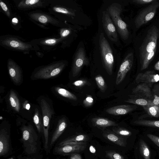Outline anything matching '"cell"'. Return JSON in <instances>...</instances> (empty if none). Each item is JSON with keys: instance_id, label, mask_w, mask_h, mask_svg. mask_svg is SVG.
<instances>
[{"instance_id": "cell-1", "label": "cell", "mask_w": 159, "mask_h": 159, "mask_svg": "<svg viewBox=\"0 0 159 159\" xmlns=\"http://www.w3.org/2000/svg\"><path fill=\"white\" fill-rule=\"evenodd\" d=\"M0 45L10 50L29 54L31 51L40 50L39 47L31 41H26L18 36L6 34L0 36Z\"/></svg>"}, {"instance_id": "cell-2", "label": "cell", "mask_w": 159, "mask_h": 159, "mask_svg": "<svg viewBox=\"0 0 159 159\" xmlns=\"http://www.w3.org/2000/svg\"><path fill=\"white\" fill-rule=\"evenodd\" d=\"M48 11L50 14L64 22L75 16L74 11L69 6L66 0H48Z\"/></svg>"}, {"instance_id": "cell-3", "label": "cell", "mask_w": 159, "mask_h": 159, "mask_svg": "<svg viewBox=\"0 0 159 159\" xmlns=\"http://www.w3.org/2000/svg\"><path fill=\"white\" fill-rule=\"evenodd\" d=\"M27 16L30 21L44 29H49L47 26L50 25L61 28L66 27L63 22L41 11H31L27 14Z\"/></svg>"}, {"instance_id": "cell-4", "label": "cell", "mask_w": 159, "mask_h": 159, "mask_svg": "<svg viewBox=\"0 0 159 159\" xmlns=\"http://www.w3.org/2000/svg\"><path fill=\"white\" fill-rule=\"evenodd\" d=\"M24 152L28 154H32L37 152L38 137L33 126L24 125L21 129Z\"/></svg>"}, {"instance_id": "cell-5", "label": "cell", "mask_w": 159, "mask_h": 159, "mask_svg": "<svg viewBox=\"0 0 159 159\" xmlns=\"http://www.w3.org/2000/svg\"><path fill=\"white\" fill-rule=\"evenodd\" d=\"M67 62L65 60L54 61L47 65L40 66L35 71V79H48L58 75L64 69Z\"/></svg>"}, {"instance_id": "cell-6", "label": "cell", "mask_w": 159, "mask_h": 159, "mask_svg": "<svg viewBox=\"0 0 159 159\" xmlns=\"http://www.w3.org/2000/svg\"><path fill=\"white\" fill-rule=\"evenodd\" d=\"M122 10L120 5L114 3L109 7L107 11L111 17L119 34L123 39L126 40L128 39L129 33L127 25L122 20L120 17Z\"/></svg>"}, {"instance_id": "cell-7", "label": "cell", "mask_w": 159, "mask_h": 159, "mask_svg": "<svg viewBox=\"0 0 159 159\" xmlns=\"http://www.w3.org/2000/svg\"><path fill=\"white\" fill-rule=\"evenodd\" d=\"M159 37V29L153 25L148 31L147 33L139 48L140 61L148 53L157 48V40Z\"/></svg>"}, {"instance_id": "cell-8", "label": "cell", "mask_w": 159, "mask_h": 159, "mask_svg": "<svg viewBox=\"0 0 159 159\" xmlns=\"http://www.w3.org/2000/svg\"><path fill=\"white\" fill-rule=\"evenodd\" d=\"M99 45L104 67L109 75L113 72L114 58L112 49L103 33H101L99 37Z\"/></svg>"}, {"instance_id": "cell-9", "label": "cell", "mask_w": 159, "mask_h": 159, "mask_svg": "<svg viewBox=\"0 0 159 159\" xmlns=\"http://www.w3.org/2000/svg\"><path fill=\"white\" fill-rule=\"evenodd\" d=\"M40 105L43 114V132L44 139V148L47 150L48 147V130L50 121L53 111L47 102L44 99L40 101Z\"/></svg>"}, {"instance_id": "cell-10", "label": "cell", "mask_w": 159, "mask_h": 159, "mask_svg": "<svg viewBox=\"0 0 159 159\" xmlns=\"http://www.w3.org/2000/svg\"><path fill=\"white\" fill-rule=\"evenodd\" d=\"M159 7V2L157 1L141 10L134 21L136 27L139 28L151 20L154 16Z\"/></svg>"}, {"instance_id": "cell-11", "label": "cell", "mask_w": 159, "mask_h": 159, "mask_svg": "<svg viewBox=\"0 0 159 159\" xmlns=\"http://www.w3.org/2000/svg\"><path fill=\"white\" fill-rule=\"evenodd\" d=\"M53 150L55 154L61 155H71L83 151L86 147V142H69L59 145Z\"/></svg>"}, {"instance_id": "cell-12", "label": "cell", "mask_w": 159, "mask_h": 159, "mask_svg": "<svg viewBox=\"0 0 159 159\" xmlns=\"http://www.w3.org/2000/svg\"><path fill=\"white\" fill-rule=\"evenodd\" d=\"M36 44L42 50L49 52L57 49L61 45V39L59 37H47L31 40Z\"/></svg>"}, {"instance_id": "cell-13", "label": "cell", "mask_w": 159, "mask_h": 159, "mask_svg": "<svg viewBox=\"0 0 159 159\" xmlns=\"http://www.w3.org/2000/svg\"><path fill=\"white\" fill-rule=\"evenodd\" d=\"M19 10L27 11L37 8H45L49 5L48 0H14Z\"/></svg>"}, {"instance_id": "cell-14", "label": "cell", "mask_w": 159, "mask_h": 159, "mask_svg": "<svg viewBox=\"0 0 159 159\" xmlns=\"http://www.w3.org/2000/svg\"><path fill=\"white\" fill-rule=\"evenodd\" d=\"M102 22L108 37L112 41L117 42L118 39L116 27L107 11L103 12Z\"/></svg>"}, {"instance_id": "cell-15", "label": "cell", "mask_w": 159, "mask_h": 159, "mask_svg": "<svg viewBox=\"0 0 159 159\" xmlns=\"http://www.w3.org/2000/svg\"><path fill=\"white\" fill-rule=\"evenodd\" d=\"M89 61L87 58L84 49L80 48L76 52L74 58L72 67L73 77L77 76L84 66L88 65Z\"/></svg>"}, {"instance_id": "cell-16", "label": "cell", "mask_w": 159, "mask_h": 159, "mask_svg": "<svg viewBox=\"0 0 159 159\" xmlns=\"http://www.w3.org/2000/svg\"><path fill=\"white\" fill-rule=\"evenodd\" d=\"M133 62V53H129L126 56L120 66L116 81V85L120 84L124 80L127 73L131 69Z\"/></svg>"}, {"instance_id": "cell-17", "label": "cell", "mask_w": 159, "mask_h": 159, "mask_svg": "<svg viewBox=\"0 0 159 159\" xmlns=\"http://www.w3.org/2000/svg\"><path fill=\"white\" fill-rule=\"evenodd\" d=\"M151 84L141 83L132 89L133 95L129 96L130 98H141L148 99L152 101L153 97L151 89Z\"/></svg>"}, {"instance_id": "cell-18", "label": "cell", "mask_w": 159, "mask_h": 159, "mask_svg": "<svg viewBox=\"0 0 159 159\" xmlns=\"http://www.w3.org/2000/svg\"><path fill=\"white\" fill-rule=\"evenodd\" d=\"M7 67L10 77L14 83L20 85L22 80V71L20 67L12 59L9 58L7 61Z\"/></svg>"}, {"instance_id": "cell-19", "label": "cell", "mask_w": 159, "mask_h": 159, "mask_svg": "<svg viewBox=\"0 0 159 159\" xmlns=\"http://www.w3.org/2000/svg\"><path fill=\"white\" fill-rule=\"evenodd\" d=\"M10 134L7 130L2 129L0 130V156L7 155L11 150Z\"/></svg>"}, {"instance_id": "cell-20", "label": "cell", "mask_w": 159, "mask_h": 159, "mask_svg": "<svg viewBox=\"0 0 159 159\" xmlns=\"http://www.w3.org/2000/svg\"><path fill=\"white\" fill-rule=\"evenodd\" d=\"M159 81V75L153 70H148L143 73H139L137 75L136 82L138 83H145L152 84Z\"/></svg>"}, {"instance_id": "cell-21", "label": "cell", "mask_w": 159, "mask_h": 159, "mask_svg": "<svg viewBox=\"0 0 159 159\" xmlns=\"http://www.w3.org/2000/svg\"><path fill=\"white\" fill-rule=\"evenodd\" d=\"M137 107L135 105H122L108 108L106 111L109 114L115 116L124 115L133 111Z\"/></svg>"}, {"instance_id": "cell-22", "label": "cell", "mask_w": 159, "mask_h": 159, "mask_svg": "<svg viewBox=\"0 0 159 159\" xmlns=\"http://www.w3.org/2000/svg\"><path fill=\"white\" fill-rule=\"evenodd\" d=\"M102 135L104 138L119 146L125 147L127 144L126 140L124 137L114 132L104 130Z\"/></svg>"}, {"instance_id": "cell-23", "label": "cell", "mask_w": 159, "mask_h": 159, "mask_svg": "<svg viewBox=\"0 0 159 159\" xmlns=\"http://www.w3.org/2000/svg\"><path fill=\"white\" fill-rule=\"evenodd\" d=\"M91 122L93 126L98 128H104L109 126L118 125V124L115 122L105 118L94 117L92 119Z\"/></svg>"}, {"instance_id": "cell-24", "label": "cell", "mask_w": 159, "mask_h": 159, "mask_svg": "<svg viewBox=\"0 0 159 159\" xmlns=\"http://www.w3.org/2000/svg\"><path fill=\"white\" fill-rule=\"evenodd\" d=\"M67 126L66 120L65 118L58 121L56 128L53 134L50 142V145L52 146L54 143L63 132Z\"/></svg>"}, {"instance_id": "cell-25", "label": "cell", "mask_w": 159, "mask_h": 159, "mask_svg": "<svg viewBox=\"0 0 159 159\" xmlns=\"http://www.w3.org/2000/svg\"><path fill=\"white\" fill-rule=\"evenodd\" d=\"M72 33V30L70 27H66L60 29L59 33L61 39V48H64L68 45V40Z\"/></svg>"}, {"instance_id": "cell-26", "label": "cell", "mask_w": 159, "mask_h": 159, "mask_svg": "<svg viewBox=\"0 0 159 159\" xmlns=\"http://www.w3.org/2000/svg\"><path fill=\"white\" fill-rule=\"evenodd\" d=\"M89 140V137L86 134H76L69 137L61 142L59 145L69 142H86Z\"/></svg>"}, {"instance_id": "cell-27", "label": "cell", "mask_w": 159, "mask_h": 159, "mask_svg": "<svg viewBox=\"0 0 159 159\" xmlns=\"http://www.w3.org/2000/svg\"><path fill=\"white\" fill-rule=\"evenodd\" d=\"M125 102L136 105L144 106L154 105L152 101L148 99L141 98H130L125 101Z\"/></svg>"}, {"instance_id": "cell-28", "label": "cell", "mask_w": 159, "mask_h": 159, "mask_svg": "<svg viewBox=\"0 0 159 159\" xmlns=\"http://www.w3.org/2000/svg\"><path fill=\"white\" fill-rule=\"evenodd\" d=\"M157 50V48L152 52L147 54L143 59L140 61L141 70H143L148 68L151 62L153 59Z\"/></svg>"}, {"instance_id": "cell-29", "label": "cell", "mask_w": 159, "mask_h": 159, "mask_svg": "<svg viewBox=\"0 0 159 159\" xmlns=\"http://www.w3.org/2000/svg\"><path fill=\"white\" fill-rule=\"evenodd\" d=\"M9 101L13 108L19 112L20 109V104L17 96L14 91H11L9 95Z\"/></svg>"}, {"instance_id": "cell-30", "label": "cell", "mask_w": 159, "mask_h": 159, "mask_svg": "<svg viewBox=\"0 0 159 159\" xmlns=\"http://www.w3.org/2000/svg\"><path fill=\"white\" fill-rule=\"evenodd\" d=\"M134 123L138 125L159 128V120H138Z\"/></svg>"}, {"instance_id": "cell-31", "label": "cell", "mask_w": 159, "mask_h": 159, "mask_svg": "<svg viewBox=\"0 0 159 159\" xmlns=\"http://www.w3.org/2000/svg\"><path fill=\"white\" fill-rule=\"evenodd\" d=\"M139 150L144 159H150V151L149 148L146 143L141 139L139 141Z\"/></svg>"}, {"instance_id": "cell-32", "label": "cell", "mask_w": 159, "mask_h": 159, "mask_svg": "<svg viewBox=\"0 0 159 159\" xmlns=\"http://www.w3.org/2000/svg\"><path fill=\"white\" fill-rule=\"evenodd\" d=\"M33 121L38 132L40 133L43 132V123H42L41 115L37 108L35 109Z\"/></svg>"}, {"instance_id": "cell-33", "label": "cell", "mask_w": 159, "mask_h": 159, "mask_svg": "<svg viewBox=\"0 0 159 159\" xmlns=\"http://www.w3.org/2000/svg\"><path fill=\"white\" fill-rule=\"evenodd\" d=\"M143 107L149 115L154 117H159V105H150Z\"/></svg>"}, {"instance_id": "cell-34", "label": "cell", "mask_w": 159, "mask_h": 159, "mask_svg": "<svg viewBox=\"0 0 159 159\" xmlns=\"http://www.w3.org/2000/svg\"><path fill=\"white\" fill-rule=\"evenodd\" d=\"M56 90L59 94L63 97L72 100H76L77 99L75 95L65 89L57 87Z\"/></svg>"}, {"instance_id": "cell-35", "label": "cell", "mask_w": 159, "mask_h": 159, "mask_svg": "<svg viewBox=\"0 0 159 159\" xmlns=\"http://www.w3.org/2000/svg\"><path fill=\"white\" fill-rule=\"evenodd\" d=\"M20 20V18L19 16L13 14L10 19V25L14 30H19L21 27Z\"/></svg>"}, {"instance_id": "cell-36", "label": "cell", "mask_w": 159, "mask_h": 159, "mask_svg": "<svg viewBox=\"0 0 159 159\" xmlns=\"http://www.w3.org/2000/svg\"><path fill=\"white\" fill-rule=\"evenodd\" d=\"M95 80L100 91L104 93L107 88V86L103 77L101 75H98L95 77Z\"/></svg>"}, {"instance_id": "cell-37", "label": "cell", "mask_w": 159, "mask_h": 159, "mask_svg": "<svg viewBox=\"0 0 159 159\" xmlns=\"http://www.w3.org/2000/svg\"><path fill=\"white\" fill-rule=\"evenodd\" d=\"M113 132L122 136H129L132 133L129 130L120 127H114L112 129Z\"/></svg>"}, {"instance_id": "cell-38", "label": "cell", "mask_w": 159, "mask_h": 159, "mask_svg": "<svg viewBox=\"0 0 159 159\" xmlns=\"http://www.w3.org/2000/svg\"><path fill=\"white\" fill-rule=\"evenodd\" d=\"M153 97L152 101L154 105H159V84H156L152 90Z\"/></svg>"}, {"instance_id": "cell-39", "label": "cell", "mask_w": 159, "mask_h": 159, "mask_svg": "<svg viewBox=\"0 0 159 159\" xmlns=\"http://www.w3.org/2000/svg\"><path fill=\"white\" fill-rule=\"evenodd\" d=\"M0 6L2 12L9 19H10L13 14L8 5L3 1L0 0Z\"/></svg>"}, {"instance_id": "cell-40", "label": "cell", "mask_w": 159, "mask_h": 159, "mask_svg": "<svg viewBox=\"0 0 159 159\" xmlns=\"http://www.w3.org/2000/svg\"><path fill=\"white\" fill-rule=\"evenodd\" d=\"M105 152L106 157L109 159H125L123 156L115 151L110 150Z\"/></svg>"}, {"instance_id": "cell-41", "label": "cell", "mask_w": 159, "mask_h": 159, "mask_svg": "<svg viewBox=\"0 0 159 159\" xmlns=\"http://www.w3.org/2000/svg\"><path fill=\"white\" fill-rule=\"evenodd\" d=\"M93 99L91 95H88L84 100L83 104L85 107H89L93 105Z\"/></svg>"}, {"instance_id": "cell-42", "label": "cell", "mask_w": 159, "mask_h": 159, "mask_svg": "<svg viewBox=\"0 0 159 159\" xmlns=\"http://www.w3.org/2000/svg\"><path fill=\"white\" fill-rule=\"evenodd\" d=\"M88 84L87 81L84 79H81L76 80L72 83V84L75 86L79 87L83 86Z\"/></svg>"}, {"instance_id": "cell-43", "label": "cell", "mask_w": 159, "mask_h": 159, "mask_svg": "<svg viewBox=\"0 0 159 159\" xmlns=\"http://www.w3.org/2000/svg\"><path fill=\"white\" fill-rule=\"evenodd\" d=\"M147 136L156 145L159 147V137L151 134H148Z\"/></svg>"}, {"instance_id": "cell-44", "label": "cell", "mask_w": 159, "mask_h": 159, "mask_svg": "<svg viewBox=\"0 0 159 159\" xmlns=\"http://www.w3.org/2000/svg\"><path fill=\"white\" fill-rule=\"evenodd\" d=\"M157 1V0H134L133 1L134 3L139 4H145L152 3Z\"/></svg>"}, {"instance_id": "cell-45", "label": "cell", "mask_w": 159, "mask_h": 159, "mask_svg": "<svg viewBox=\"0 0 159 159\" xmlns=\"http://www.w3.org/2000/svg\"><path fill=\"white\" fill-rule=\"evenodd\" d=\"M70 159H82L80 155L78 153H73L70 155Z\"/></svg>"}, {"instance_id": "cell-46", "label": "cell", "mask_w": 159, "mask_h": 159, "mask_svg": "<svg viewBox=\"0 0 159 159\" xmlns=\"http://www.w3.org/2000/svg\"><path fill=\"white\" fill-rule=\"evenodd\" d=\"M35 52L37 55L39 57H42L44 55V54L41 52L38 51H35Z\"/></svg>"}, {"instance_id": "cell-47", "label": "cell", "mask_w": 159, "mask_h": 159, "mask_svg": "<svg viewBox=\"0 0 159 159\" xmlns=\"http://www.w3.org/2000/svg\"><path fill=\"white\" fill-rule=\"evenodd\" d=\"M154 68L156 70L159 71V61L155 65Z\"/></svg>"}, {"instance_id": "cell-48", "label": "cell", "mask_w": 159, "mask_h": 159, "mask_svg": "<svg viewBox=\"0 0 159 159\" xmlns=\"http://www.w3.org/2000/svg\"><path fill=\"white\" fill-rule=\"evenodd\" d=\"M30 107V105L29 103H27L25 105V107L26 109L29 110Z\"/></svg>"}, {"instance_id": "cell-49", "label": "cell", "mask_w": 159, "mask_h": 159, "mask_svg": "<svg viewBox=\"0 0 159 159\" xmlns=\"http://www.w3.org/2000/svg\"><path fill=\"white\" fill-rule=\"evenodd\" d=\"M8 159H14V157H10Z\"/></svg>"}, {"instance_id": "cell-50", "label": "cell", "mask_w": 159, "mask_h": 159, "mask_svg": "<svg viewBox=\"0 0 159 159\" xmlns=\"http://www.w3.org/2000/svg\"><path fill=\"white\" fill-rule=\"evenodd\" d=\"M38 159L36 158H27V159Z\"/></svg>"}, {"instance_id": "cell-51", "label": "cell", "mask_w": 159, "mask_h": 159, "mask_svg": "<svg viewBox=\"0 0 159 159\" xmlns=\"http://www.w3.org/2000/svg\"><path fill=\"white\" fill-rule=\"evenodd\" d=\"M2 119V116H1V117H0V119H1H1Z\"/></svg>"}, {"instance_id": "cell-52", "label": "cell", "mask_w": 159, "mask_h": 159, "mask_svg": "<svg viewBox=\"0 0 159 159\" xmlns=\"http://www.w3.org/2000/svg\"><path fill=\"white\" fill-rule=\"evenodd\" d=\"M56 159H58V158H56Z\"/></svg>"}, {"instance_id": "cell-53", "label": "cell", "mask_w": 159, "mask_h": 159, "mask_svg": "<svg viewBox=\"0 0 159 159\" xmlns=\"http://www.w3.org/2000/svg\"></svg>"}, {"instance_id": "cell-54", "label": "cell", "mask_w": 159, "mask_h": 159, "mask_svg": "<svg viewBox=\"0 0 159 159\" xmlns=\"http://www.w3.org/2000/svg\"></svg>"}]
</instances>
